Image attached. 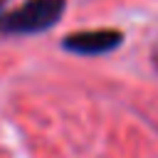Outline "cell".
Instances as JSON below:
<instances>
[{
  "label": "cell",
  "instance_id": "cell-3",
  "mask_svg": "<svg viewBox=\"0 0 158 158\" xmlns=\"http://www.w3.org/2000/svg\"><path fill=\"white\" fill-rule=\"evenodd\" d=\"M0 5H2V0H0Z\"/></svg>",
  "mask_w": 158,
  "mask_h": 158
},
{
  "label": "cell",
  "instance_id": "cell-1",
  "mask_svg": "<svg viewBox=\"0 0 158 158\" xmlns=\"http://www.w3.org/2000/svg\"><path fill=\"white\" fill-rule=\"evenodd\" d=\"M64 12V0H25L17 10L0 15V32H42Z\"/></svg>",
  "mask_w": 158,
  "mask_h": 158
},
{
  "label": "cell",
  "instance_id": "cell-2",
  "mask_svg": "<svg viewBox=\"0 0 158 158\" xmlns=\"http://www.w3.org/2000/svg\"><path fill=\"white\" fill-rule=\"evenodd\" d=\"M123 35L118 30H86V32H74L64 37V49L74 54H104L111 52L116 44H121Z\"/></svg>",
  "mask_w": 158,
  "mask_h": 158
}]
</instances>
